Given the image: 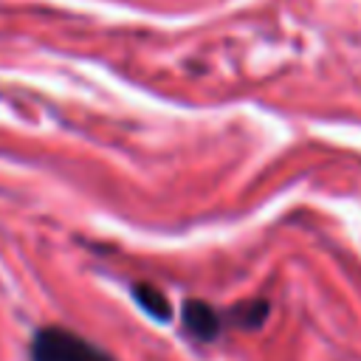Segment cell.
I'll list each match as a JSON object with an SVG mask.
<instances>
[{
    "instance_id": "cell-1",
    "label": "cell",
    "mask_w": 361,
    "mask_h": 361,
    "mask_svg": "<svg viewBox=\"0 0 361 361\" xmlns=\"http://www.w3.org/2000/svg\"><path fill=\"white\" fill-rule=\"evenodd\" d=\"M28 361H116L104 347L68 330L62 324H45L31 336Z\"/></svg>"
},
{
    "instance_id": "cell-2",
    "label": "cell",
    "mask_w": 361,
    "mask_h": 361,
    "mask_svg": "<svg viewBox=\"0 0 361 361\" xmlns=\"http://www.w3.org/2000/svg\"><path fill=\"white\" fill-rule=\"evenodd\" d=\"M180 322H183V330L189 336H195L197 341H214L223 333V327L228 324L226 313L203 299H186L180 307Z\"/></svg>"
},
{
    "instance_id": "cell-3",
    "label": "cell",
    "mask_w": 361,
    "mask_h": 361,
    "mask_svg": "<svg viewBox=\"0 0 361 361\" xmlns=\"http://www.w3.org/2000/svg\"><path fill=\"white\" fill-rule=\"evenodd\" d=\"M268 313H271L268 299H259V296H257V299H245V302L228 307V310H226V322H228L231 327H240V330H257V327L265 324Z\"/></svg>"
},
{
    "instance_id": "cell-4",
    "label": "cell",
    "mask_w": 361,
    "mask_h": 361,
    "mask_svg": "<svg viewBox=\"0 0 361 361\" xmlns=\"http://www.w3.org/2000/svg\"><path fill=\"white\" fill-rule=\"evenodd\" d=\"M133 299L152 316V319H161V322H169L172 316V307L166 302V296L155 288V285H147V282H135L133 285Z\"/></svg>"
}]
</instances>
